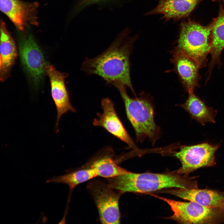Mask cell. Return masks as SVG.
<instances>
[{
	"mask_svg": "<svg viewBox=\"0 0 224 224\" xmlns=\"http://www.w3.org/2000/svg\"><path fill=\"white\" fill-rule=\"evenodd\" d=\"M213 24V20L209 25L203 26L190 19L182 22L172 54H185L194 60L200 68L205 67L211 49Z\"/></svg>",
	"mask_w": 224,
	"mask_h": 224,
	"instance_id": "cell-4",
	"label": "cell"
},
{
	"mask_svg": "<svg viewBox=\"0 0 224 224\" xmlns=\"http://www.w3.org/2000/svg\"><path fill=\"white\" fill-rule=\"evenodd\" d=\"M19 49L23 66L34 85L37 87L42 82L46 72L47 64L42 51L30 34L21 37Z\"/></svg>",
	"mask_w": 224,
	"mask_h": 224,
	"instance_id": "cell-8",
	"label": "cell"
},
{
	"mask_svg": "<svg viewBox=\"0 0 224 224\" xmlns=\"http://www.w3.org/2000/svg\"><path fill=\"white\" fill-rule=\"evenodd\" d=\"M219 147L218 144L208 142L181 146L174 154L181 164L177 173L187 175L200 168L213 166L215 164V153Z\"/></svg>",
	"mask_w": 224,
	"mask_h": 224,
	"instance_id": "cell-6",
	"label": "cell"
},
{
	"mask_svg": "<svg viewBox=\"0 0 224 224\" xmlns=\"http://www.w3.org/2000/svg\"><path fill=\"white\" fill-rule=\"evenodd\" d=\"M0 78L2 81L7 79L17 55L15 42L6 28L5 23L0 22Z\"/></svg>",
	"mask_w": 224,
	"mask_h": 224,
	"instance_id": "cell-15",
	"label": "cell"
},
{
	"mask_svg": "<svg viewBox=\"0 0 224 224\" xmlns=\"http://www.w3.org/2000/svg\"><path fill=\"white\" fill-rule=\"evenodd\" d=\"M108 0H78L74 7L72 16H74L86 7L94 4L98 3Z\"/></svg>",
	"mask_w": 224,
	"mask_h": 224,
	"instance_id": "cell-20",
	"label": "cell"
},
{
	"mask_svg": "<svg viewBox=\"0 0 224 224\" xmlns=\"http://www.w3.org/2000/svg\"><path fill=\"white\" fill-rule=\"evenodd\" d=\"M154 196L167 203L173 212L170 218L179 223L212 224L224 222V212L218 209L207 207L193 201L183 202Z\"/></svg>",
	"mask_w": 224,
	"mask_h": 224,
	"instance_id": "cell-5",
	"label": "cell"
},
{
	"mask_svg": "<svg viewBox=\"0 0 224 224\" xmlns=\"http://www.w3.org/2000/svg\"><path fill=\"white\" fill-rule=\"evenodd\" d=\"M202 0H159L156 6L145 15H161L167 21L178 20L189 15Z\"/></svg>",
	"mask_w": 224,
	"mask_h": 224,
	"instance_id": "cell-14",
	"label": "cell"
},
{
	"mask_svg": "<svg viewBox=\"0 0 224 224\" xmlns=\"http://www.w3.org/2000/svg\"><path fill=\"white\" fill-rule=\"evenodd\" d=\"M102 113H97V117L93 122L95 126L102 127L123 141L134 150L138 148L126 130L116 112L112 100L106 97L101 100Z\"/></svg>",
	"mask_w": 224,
	"mask_h": 224,
	"instance_id": "cell-11",
	"label": "cell"
},
{
	"mask_svg": "<svg viewBox=\"0 0 224 224\" xmlns=\"http://www.w3.org/2000/svg\"><path fill=\"white\" fill-rule=\"evenodd\" d=\"M186 101L180 106L186 111L192 119L203 125L208 122L215 123L217 111L208 106L204 102L196 96L194 91L188 92Z\"/></svg>",
	"mask_w": 224,
	"mask_h": 224,
	"instance_id": "cell-17",
	"label": "cell"
},
{
	"mask_svg": "<svg viewBox=\"0 0 224 224\" xmlns=\"http://www.w3.org/2000/svg\"><path fill=\"white\" fill-rule=\"evenodd\" d=\"M89 189L93 197L99 212L100 222L103 224H119V194L102 182H93Z\"/></svg>",
	"mask_w": 224,
	"mask_h": 224,
	"instance_id": "cell-7",
	"label": "cell"
},
{
	"mask_svg": "<svg viewBox=\"0 0 224 224\" xmlns=\"http://www.w3.org/2000/svg\"><path fill=\"white\" fill-rule=\"evenodd\" d=\"M90 167L95 171L97 176L110 178L129 172L119 166L109 155L100 156L93 161Z\"/></svg>",
	"mask_w": 224,
	"mask_h": 224,
	"instance_id": "cell-19",
	"label": "cell"
},
{
	"mask_svg": "<svg viewBox=\"0 0 224 224\" xmlns=\"http://www.w3.org/2000/svg\"><path fill=\"white\" fill-rule=\"evenodd\" d=\"M212 1H224V0H212Z\"/></svg>",
	"mask_w": 224,
	"mask_h": 224,
	"instance_id": "cell-21",
	"label": "cell"
},
{
	"mask_svg": "<svg viewBox=\"0 0 224 224\" xmlns=\"http://www.w3.org/2000/svg\"><path fill=\"white\" fill-rule=\"evenodd\" d=\"M97 176L93 168L90 167L69 172L62 175L54 176L48 179L47 183H62L68 185L70 192L78 184Z\"/></svg>",
	"mask_w": 224,
	"mask_h": 224,
	"instance_id": "cell-18",
	"label": "cell"
},
{
	"mask_svg": "<svg viewBox=\"0 0 224 224\" xmlns=\"http://www.w3.org/2000/svg\"><path fill=\"white\" fill-rule=\"evenodd\" d=\"M128 28L118 35L104 51L93 58H86L81 70L96 75L116 88L127 86L134 93L130 72V56L137 37H130Z\"/></svg>",
	"mask_w": 224,
	"mask_h": 224,
	"instance_id": "cell-1",
	"label": "cell"
},
{
	"mask_svg": "<svg viewBox=\"0 0 224 224\" xmlns=\"http://www.w3.org/2000/svg\"><path fill=\"white\" fill-rule=\"evenodd\" d=\"M126 87L116 88L124 101L127 117L134 130L137 139L142 142L148 138L154 145L160 137V129L155 122L152 100L144 95L131 98L127 94Z\"/></svg>",
	"mask_w": 224,
	"mask_h": 224,
	"instance_id": "cell-3",
	"label": "cell"
},
{
	"mask_svg": "<svg viewBox=\"0 0 224 224\" xmlns=\"http://www.w3.org/2000/svg\"><path fill=\"white\" fill-rule=\"evenodd\" d=\"M211 31V59L207 72L208 79L214 66L220 65V56L224 48V9L221 6L217 18H214Z\"/></svg>",
	"mask_w": 224,
	"mask_h": 224,
	"instance_id": "cell-16",
	"label": "cell"
},
{
	"mask_svg": "<svg viewBox=\"0 0 224 224\" xmlns=\"http://www.w3.org/2000/svg\"><path fill=\"white\" fill-rule=\"evenodd\" d=\"M37 2L20 0H0V9L19 30L23 32L29 25L38 24Z\"/></svg>",
	"mask_w": 224,
	"mask_h": 224,
	"instance_id": "cell-9",
	"label": "cell"
},
{
	"mask_svg": "<svg viewBox=\"0 0 224 224\" xmlns=\"http://www.w3.org/2000/svg\"><path fill=\"white\" fill-rule=\"evenodd\" d=\"M167 193L183 199L224 212V192L208 189L177 188Z\"/></svg>",
	"mask_w": 224,
	"mask_h": 224,
	"instance_id": "cell-12",
	"label": "cell"
},
{
	"mask_svg": "<svg viewBox=\"0 0 224 224\" xmlns=\"http://www.w3.org/2000/svg\"><path fill=\"white\" fill-rule=\"evenodd\" d=\"M171 61L184 88L188 92L194 91L198 85L200 78L198 63L191 58L181 54H173Z\"/></svg>",
	"mask_w": 224,
	"mask_h": 224,
	"instance_id": "cell-13",
	"label": "cell"
},
{
	"mask_svg": "<svg viewBox=\"0 0 224 224\" xmlns=\"http://www.w3.org/2000/svg\"><path fill=\"white\" fill-rule=\"evenodd\" d=\"M108 179V185L121 193L147 192L172 188H198L197 181L192 178L172 174L136 173L129 172Z\"/></svg>",
	"mask_w": 224,
	"mask_h": 224,
	"instance_id": "cell-2",
	"label": "cell"
},
{
	"mask_svg": "<svg viewBox=\"0 0 224 224\" xmlns=\"http://www.w3.org/2000/svg\"><path fill=\"white\" fill-rule=\"evenodd\" d=\"M46 72L50 81L51 96L57 111L55 130L57 133L62 116L69 111L75 112L76 111L70 102L65 85V79L68 74L58 71L53 65L49 64L46 65Z\"/></svg>",
	"mask_w": 224,
	"mask_h": 224,
	"instance_id": "cell-10",
	"label": "cell"
}]
</instances>
